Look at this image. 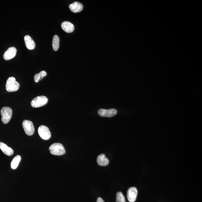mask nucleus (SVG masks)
Instances as JSON below:
<instances>
[{
    "label": "nucleus",
    "instance_id": "6ab92c4d",
    "mask_svg": "<svg viewBox=\"0 0 202 202\" xmlns=\"http://www.w3.org/2000/svg\"><path fill=\"white\" fill-rule=\"evenodd\" d=\"M97 202H104L103 199L100 197L97 198Z\"/></svg>",
    "mask_w": 202,
    "mask_h": 202
},
{
    "label": "nucleus",
    "instance_id": "2eb2a0df",
    "mask_svg": "<svg viewBox=\"0 0 202 202\" xmlns=\"http://www.w3.org/2000/svg\"><path fill=\"white\" fill-rule=\"evenodd\" d=\"M21 160V157L20 155H17L12 160L11 164V168L15 169L18 167L20 161Z\"/></svg>",
    "mask_w": 202,
    "mask_h": 202
},
{
    "label": "nucleus",
    "instance_id": "20e7f679",
    "mask_svg": "<svg viewBox=\"0 0 202 202\" xmlns=\"http://www.w3.org/2000/svg\"><path fill=\"white\" fill-rule=\"evenodd\" d=\"M48 99L45 96H39L34 98L31 102V105L33 107H39L46 105Z\"/></svg>",
    "mask_w": 202,
    "mask_h": 202
},
{
    "label": "nucleus",
    "instance_id": "0eeeda50",
    "mask_svg": "<svg viewBox=\"0 0 202 202\" xmlns=\"http://www.w3.org/2000/svg\"><path fill=\"white\" fill-rule=\"evenodd\" d=\"M99 115L102 117H112L115 115L117 113V111L115 109H101L98 111Z\"/></svg>",
    "mask_w": 202,
    "mask_h": 202
},
{
    "label": "nucleus",
    "instance_id": "6e6552de",
    "mask_svg": "<svg viewBox=\"0 0 202 202\" xmlns=\"http://www.w3.org/2000/svg\"><path fill=\"white\" fill-rule=\"evenodd\" d=\"M138 191L136 187H133L129 188L127 192V199L130 202H134L136 201Z\"/></svg>",
    "mask_w": 202,
    "mask_h": 202
},
{
    "label": "nucleus",
    "instance_id": "39448f33",
    "mask_svg": "<svg viewBox=\"0 0 202 202\" xmlns=\"http://www.w3.org/2000/svg\"><path fill=\"white\" fill-rule=\"evenodd\" d=\"M24 130L26 134L28 136H32L35 132V128L33 122L30 121H24L22 124Z\"/></svg>",
    "mask_w": 202,
    "mask_h": 202
},
{
    "label": "nucleus",
    "instance_id": "ddd939ff",
    "mask_svg": "<svg viewBox=\"0 0 202 202\" xmlns=\"http://www.w3.org/2000/svg\"><path fill=\"white\" fill-rule=\"evenodd\" d=\"M0 149L5 154L11 156L13 154L14 151L12 148L8 147L6 144L0 142Z\"/></svg>",
    "mask_w": 202,
    "mask_h": 202
},
{
    "label": "nucleus",
    "instance_id": "423d86ee",
    "mask_svg": "<svg viewBox=\"0 0 202 202\" xmlns=\"http://www.w3.org/2000/svg\"><path fill=\"white\" fill-rule=\"evenodd\" d=\"M38 133L41 138L43 139L47 140L51 137V133L47 126L42 125L38 128Z\"/></svg>",
    "mask_w": 202,
    "mask_h": 202
},
{
    "label": "nucleus",
    "instance_id": "9d476101",
    "mask_svg": "<svg viewBox=\"0 0 202 202\" xmlns=\"http://www.w3.org/2000/svg\"><path fill=\"white\" fill-rule=\"evenodd\" d=\"M83 4L78 2H75L69 6L71 11L74 13H78L81 11L83 9Z\"/></svg>",
    "mask_w": 202,
    "mask_h": 202
},
{
    "label": "nucleus",
    "instance_id": "7ed1b4c3",
    "mask_svg": "<svg viewBox=\"0 0 202 202\" xmlns=\"http://www.w3.org/2000/svg\"><path fill=\"white\" fill-rule=\"evenodd\" d=\"M2 121L5 124H7L11 120L13 111L11 108L8 107H4L1 110Z\"/></svg>",
    "mask_w": 202,
    "mask_h": 202
},
{
    "label": "nucleus",
    "instance_id": "dca6fc26",
    "mask_svg": "<svg viewBox=\"0 0 202 202\" xmlns=\"http://www.w3.org/2000/svg\"><path fill=\"white\" fill-rule=\"evenodd\" d=\"M60 45V38L57 35H55L52 39V46L55 51H57L59 49Z\"/></svg>",
    "mask_w": 202,
    "mask_h": 202
},
{
    "label": "nucleus",
    "instance_id": "9b49d317",
    "mask_svg": "<svg viewBox=\"0 0 202 202\" xmlns=\"http://www.w3.org/2000/svg\"><path fill=\"white\" fill-rule=\"evenodd\" d=\"M61 28L65 32L68 33H71L74 30V25L71 22L64 21L61 24Z\"/></svg>",
    "mask_w": 202,
    "mask_h": 202
},
{
    "label": "nucleus",
    "instance_id": "f8f14e48",
    "mask_svg": "<svg viewBox=\"0 0 202 202\" xmlns=\"http://www.w3.org/2000/svg\"><path fill=\"white\" fill-rule=\"evenodd\" d=\"M24 40L25 43V45L27 49L29 50H32L35 47V42L30 36L26 35L24 37Z\"/></svg>",
    "mask_w": 202,
    "mask_h": 202
},
{
    "label": "nucleus",
    "instance_id": "1a4fd4ad",
    "mask_svg": "<svg viewBox=\"0 0 202 202\" xmlns=\"http://www.w3.org/2000/svg\"><path fill=\"white\" fill-rule=\"evenodd\" d=\"M17 50L14 47H10L3 54V57L6 60H9L13 59L16 56Z\"/></svg>",
    "mask_w": 202,
    "mask_h": 202
},
{
    "label": "nucleus",
    "instance_id": "4468645a",
    "mask_svg": "<svg viewBox=\"0 0 202 202\" xmlns=\"http://www.w3.org/2000/svg\"><path fill=\"white\" fill-rule=\"evenodd\" d=\"M97 162L99 165L103 166L109 164V160L104 154H101L97 157Z\"/></svg>",
    "mask_w": 202,
    "mask_h": 202
},
{
    "label": "nucleus",
    "instance_id": "a211bd4d",
    "mask_svg": "<svg viewBox=\"0 0 202 202\" xmlns=\"http://www.w3.org/2000/svg\"><path fill=\"white\" fill-rule=\"evenodd\" d=\"M116 202H126V198H125L124 195L121 192H119L116 193Z\"/></svg>",
    "mask_w": 202,
    "mask_h": 202
},
{
    "label": "nucleus",
    "instance_id": "f3484780",
    "mask_svg": "<svg viewBox=\"0 0 202 202\" xmlns=\"http://www.w3.org/2000/svg\"><path fill=\"white\" fill-rule=\"evenodd\" d=\"M47 75V72L45 71H42L39 73L36 74L34 76V80L36 83H38L40 79L43 78Z\"/></svg>",
    "mask_w": 202,
    "mask_h": 202
},
{
    "label": "nucleus",
    "instance_id": "f03ea898",
    "mask_svg": "<svg viewBox=\"0 0 202 202\" xmlns=\"http://www.w3.org/2000/svg\"><path fill=\"white\" fill-rule=\"evenodd\" d=\"M49 150L52 155H61L65 153V150L64 146L60 143H54L49 147Z\"/></svg>",
    "mask_w": 202,
    "mask_h": 202
},
{
    "label": "nucleus",
    "instance_id": "f257e3e1",
    "mask_svg": "<svg viewBox=\"0 0 202 202\" xmlns=\"http://www.w3.org/2000/svg\"><path fill=\"white\" fill-rule=\"evenodd\" d=\"M20 88V84L17 82L15 78L11 77L7 80L6 89L9 92L16 91Z\"/></svg>",
    "mask_w": 202,
    "mask_h": 202
}]
</instances>
